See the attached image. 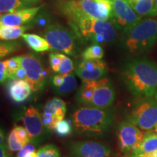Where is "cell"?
<instances>
[{"instance_id": "cell-29", "label": "cell", "mask_w": 157, "mask_h": 157, "mask_svg": "<svg viewBox=\"0 0 157 157\" xmlns=\"http://www.w3.org/2000/svg\"><path fill=\"white\" fill-rule=\"evenodd\" d=\"M72 126L68 121L63 120L58 121L55 128V132L60 136H67L72 132Z\"/></svg>"}, {"instance_id": "cell-5", "label": "cell", "mask_w": 157, "mask_h": 157, "mask_svg": "<svg viewBox=\"0 0 157 157\" xmlns=\"http://www.w3.org/2000/svg\"><path fill=\"white\" fill-rule=\"evenodd\" d=\"M43 36L50 44L52 50L75 56L77 50V41L72 31L59 24L49 25L43 32Z\"/></svg>"}, {"instance_id": "cell-11", "label": "cell", "mask_w": 157, "mask_h": 157, "mask_svg": "<svg viewBox=\"0 0 157 157\" xmlns=\"http://www.w3.org/2000/svg\"><path fill=\"white\" fill-rule=\"evenodd\" d=\"M75 73L82 82L95 81L103 78L107 73V65L102 60H85L82 58L76 64Z\"/></svg>"}, {"instance_id": "cell-15", "label": "cell", "mask_w": 157, "mask_h": 157, "mask_svg": "<svg viewBox=\"0 0 157 157\" xmlns=\"http://www.w3.org/2000/svg\"><path fill=\"white\" fill-rule=\"evenodd\" d=\"M42 7V6L36 7H27L11 13L1 15L0 23L9 26H19L26 24L34 18Z\"/></svg>"}, {"instance_id": "cell-31", "label": "cell", "mask_w": 157, "mask_h": 157, "mask_svg": "<svg viewBox=\"0 0 157 157\" xmlns=\"http://www.w3.org/2000/svg\"><path fill=\"white\" fill-rule=\"evenodd\" d=\"M63 55L64 54L60 53V52H52L49 56L50 67L55 73H58Z\"/></svg>"}, {"instance_id": "cell-35", "label": "cell", "mask_w": 157, "mask_h": 157, "mask_svg": "<svg viewBox=\"0 0 157 157\" xmlns=\"http://www.w3.org/2000/svg\"><path fill=\"white\" fill-rule=\"evenodd\" d=\"M26 77V74H25V71L24 68H23V66L20 69L17 71L14 74V75L13 76L12 79H25Z\"/></svg>"}, {"instance_id": "cell-10", "label": "cell", "mask_w": 157, "mask_h": 157, "mask_svg": "<svg viewBox=\"0 0 157 157\" xmlns=\"http://www.w3.org/2000/svg\"><path fill=\"white\" fill-rule=\"evenodd\" d=\"M66 111V103L60 98H54L47 102L41 113L44 128L54 131L58 121L64 119Z\"/></svg>"}, {"instance_id": "cell-12", "label": "cell", "mask_w": 157, "mask_h": 157, "mask_svg": "<svg viewBox=\"0 0 157 157\" xmlns=\"http://www.w3.org/2000/svg\"><path fill=\"white\" fill-rule=\"evenodd\" d=\"M74 157H111L112 152L105 145L94 141H78L70 146Z\"/></svg>"}, {"instance_id": "cell-4", "label": "cell", "mask_w": 157, "mask_h": 157, "mask_svg": "<svg viewBox=\"0 0 157 157\" xmlns=\"http://www.w3.org/2000/svg\"><path fill=\"white\" fill-rule=\"evenodd\" d=\"M84 38L95 44H108L115 40L117 28L111 21L83 17L72 23Z\"/></svg>"}, {"instance_id": "cell-38", "label": "cell", "mask_w": 157, "mask_h": 157, "mask_svg": "<svg viewBox=\"0 0 157 157\" xmlns=\"http://www.w3.org/2000/svg\"><path fill=\"white\" fill-rule=\"evenodd\" d=\"M21 1H23V2L27 4L28 5H32V4H36L37 2H39V0H21Z\"/></svg>"}, {"instance_id": "cell-8", "label": "cell", "mask_w": 157, "mask_h": 157, "mask_svg": "<svg viewBox=\"0 0 157 157\" xmlns=\"http://www.w3.org/2000/svg\"><path fill=\"white\" fill-rule=\"evenodd\" d=\"M142 18L127 0H112V15L110 21L118 29L125 30Z\"/></svg>"}, {"instance_id": "cell-32", "label": "cell", "mask_w": 157, "mask_h": 157, "mask_svg": "<svg viewBox=\"0 0 157 157\" xmlns=\"http://www.w3.org/2000/svg\"><path fill=\"white\" fill-rule=\"evenodd\" d=\"M34 151H36L35 145L33 143H29L23 148L18 151V153H17L16 157H26V156L29 154Z\"/></svg>"}, {"instance_id": "cell-24", "label": "cell", "mask_w": 157, "mask_h": 157, "mask_svg": "<svg viewBox=\"0 0 157 157\" xmlns=\"http://www.w3.org/2000/svg\"><path fill=\"white\" fill-rule=\"evenodd\" d=\"M27 4L21 0H0V14L11 13L19 10L27 8Z\"/></svg>"}, {"instance_id": "cell-42", "label": "cell", "mask_w": 157, "mask_h": 157, "mask_svg": "<svg viewBox=\"0 0 157 157\" xmlns=\"http://www.w3.org/2000/svg\"><path fill=\"white\" fill-rule=\"evenodd\" d=\"M154 98L155 100H156V101H157V91H156V93L154 94Z\"/></svg>"}, {"instance_id": "cell-17", "label": "cell", "mask_w": 157, "mask_h": 157, "mask_svg": "<svg viewBox=\"0 0 157 157\" xmlns=\"http://www.w3.org/2000/svg\"><path fill=\"white\" fill-rule=\"evenodd\" d=\"M30 142L28 131L22 126H15L10 132L7 138L8 149L12 152L18 151Z\"/></svg>"}, {"instance_id": "cell-9", "label": "cell", "mask_w": 157, "mask_h": 157, "mask_svg": "<svg viewBox=\"0 0 157 157\" xmlns=\"http://www.w3.org/2000/svg\"><path fill=\"white\" fill-rule=\"evenodd\" d=\"M145 133L129 121H123L118 128L119 148L123 152H133L142 141Z\"/></svg>"}, {"instance_id": "cell-27", "label": "cell", "mask_w": 157, "mask_h": 157, "mask_svg": "<svg viewBox=\"0 0 157 157\" xmlns=\"http://www.w3.org/2000/svg\"><path fill=\"white\" fill-rule=\"evenodd\" d=\"M7 72L9 79H12L13 76L22 67V63H21V56H15L13 58L7 59Z\"/></svg>"}, {"instance_id": "cell-30", "label": "cell", "mask_w": 157, "mask_h": 157, "mask_svg": "<svg viewBox=\"0 0 157 157\" xmlns=\"http://www.w3.org/2000/svg\"><path fill=\"white\" fill-rule=\"evenodd\" d=\"M74 63L72 61V60L70 58H68V56H66V55H63V57L61 65H60V69L58 74H71L74 70Z\"/></svg>"}, {"instance_id": "cell-6", "label": "cell", "mask_w": 157, "mask_h": 157, "mask_svg": "<svg viewBox=\"0 0 157 157\" xmlns=\"http://www.w3.org/2000/svg\"><path fill=\"white\" fill-rule=\"evenodd\" d=\"M127 119L143 130H153L157 124V101L154 97L142 98L127 115Z\"/></svg>"}, {"instance_id": "cell-2", "label": "cell", "mask_w": 157, "mask_h": 157, "mask_svg": "<svg viewBox=\"0 0 157 157\" xmlns=\"http://www.w3.org/2000/svg\"><path fill=\"white\" fill-rule=\"evenodd\" d=\"M71 118L78 133L98 137L109 130L113 121V113L108 109L85 106L76 109Z\"/></svg>"}, {"instance_id": "cell-7", "label": "cell", "mask_w": 157, "mask_h": 157, "mask_svg": "<svg viewBox=\"0 0 157 157\" xmlns=\"http://www.w3.org/2000/svg\"><path fill=\"white\" fill-rule=\"evenodd\" d=\"M21 63L24 68L25 80L35 93L42 91L47 82V72L38 57L29 53L21 56Z\"/></svg>"}, {"instance_id": "cell-13", "label": "cell", "mask_w": 157, "mask_h": 157, "mask_svg": "<svg viewBox=\"0 0 157 157\" xmlns=\"http://www.w3.org/2000/svg\"><path fill=\"white\" fill-rule=\"evenodd\" d=\"M115 95L114 88L109 78H101L94 91L90 106L108 109L114 102Z\"/></svg>"}, {"instance_id": "cell-39", "label": "cell", "mask_w": 157, "mask_h": 157, "mask_svg": "<svg viewBox=\"0 0 157 157\" xmlns=\"http://www.w3.org/2000/svg\"><path fill=\"white\" fill-rule=\"evenodd\" d=\"M26 157H37V153L36 151H34V152H31L30 154H29L27 155Z\"/></svg>"}, {"instance_id": "cell-34", "label": "cell", "mask_w": 157, "mask_h": 157, "mask_svg": "<svg viewBox=\"0 0 157 157\" xmlns=\"http://www.w3.org/2000/svg\"><path fill=\"white\" fill-rule=\"evenodd\" d=\"M65 77H66V74H56L52 76V78H51V84H52V87L56 88L60 87L61 84L63 83Z\"/></svg>"}, {"instance_id": "cell-19", "label": "cell", "mask_w": 157, "mask_h": 157, "mask_svg": "<svg viewBox=\"0 0 157 157\" xmlns=\"http://www.w3.org/2000/svg\"><path fill=\"white\" fill-rule=\"evenodd\" d=\"M157 151V134L153 130L145 132L140 144L132 152V154H149Z\"/></svg>"}, {"instance_id": "cell-14", "label": "cell", "mask_w": 157, "mask_h": 157, "mask_svg": "<svg viewBox=\"0 0 157 157\" xmlns=\"http://www.w3.org/2000/svg\"><path fill=\"white\" fill-rule=\"evenodd\" d=\"M22 120L25 128L28 131L31 142H36L44 135V127L41 113L37 108L33 106L28 108L23 113Z\"/></svg>"}, {"instance_id": "cell-36", "label": "cell", "mask_w": 157, "mask_h": 157, "mask_svg": "<svg viewBox=\"0 0 157 157\" xmlns=\"http://www.w3.org/2000/svg\"><path fill=\"white\" fill-rule=\"evenodd\" d=\"M0 157H10L7 153V146L5 144L0 145Z\"/></svg>"}, {"instance_id": "cell-43", "label": "cell", "mask_w": 157, "mask_h": 157, "mask_svg": "<svg viewBox=\"0 0 157 157\" xmlns=\"http://www.w3.org/2000/svg\"><path fill=\"white\" fill-rule=\"evenodd\" d=\"M156 157H157V151H156Z\"/></svg>"}, {"instance_id": "cell-23", "label": "cell", "mask_w": 157, "mask_h": 157, "mask_svg": "<svg viewBox=\"0 0 157 157\" xmlns=\"http://www.w3.org/2000/svg\"><path fill=\"white\" fill-rule=\"evenodd\" d=\"M78 86L77 80L73 74H66L65 80L60 87L54 88V91L58 95H66L74 91Z\"/></svg>"}, {"instance_id": "cell-16", "label": "cell", "mask_w": 157, "mask_h": 157, "mask_svg": "<svg viewBox=\"0 0 157 157\" xmlns=\"http://www.w3.org/2000/svg\"><path fill=\"white\" fill-rule=\"evenodd\" d=\"M10 97L15 103L26 101L31 95V86L25 79H11L7 84Z\"/></svg>"}, {"instance_id": "cell-20", "label": "cell", "mask_w": 157, "mask_h": 157, "mask_svg": "<svg viewBox=\"0 0 157 157\" xmlns=\"http://www.w3.org/2000/svg\"><path fill=\"white\" fill-rule=\"evenodd\" d=\"M134 10L142 17H155V0H133L129 2Z\"/></svg>"}, {"instance_id": "cell-40", "label": "cell", "mask_w": 157, "mask_h": 157, "mask_svg": "<svg viewBox=\"0 0 157 157\" xmlns=\"http://www.w3.org/2000/svg\"><path fill=\"white\" fill-rule=\"evenodd\" d=\"M155 10H156V17L157 19V0H155Z\"/></svg>"}, {"instance_id": "cell-18", "label": "cell", "mask_w": 157, "mask_h": 157, "mask_svg": "<svg viewBox=\"0 0 157 157\" xmlns=\"http://www.w3.org/2000/svg\"><path fill=\"white\" fill-rule=\"evenodd\" d=\"M99 80L82 82V85L76 93V99L79 103L86 106H90L93 99L94 91L98 86Z\"/></svg>"}, {"instance_id": "cell-25", "label": "cell", "mask_w": 157, "mask_h": 157, "mask_svg": "<svg viewBox=\"0 0 157 157\" xmlns=\"http://www.w3.org/2000/svg\"><path fill=\"white\" fill-rule=\"evenodd\" d=\"M104 56V50L100 44H95L88 47L82 53V58L85 60H101Z\"/></svg>"}, {"instance_id": "cell-3", "label": "cell", "mask_w": 157, "mask_h": 157, "mask_svg": "<svg viewBox=\"0 0 157 157\" xmlns=\"http://www.w3.org/2000/svg\"><path fill=\"white\" fill-rule=\"evenodd\" d=\"M157 43V19L142 18L132 26L123 31L121 44L130 54L148 52Z\"/></svg>"}, {"instance_id": "cell-1", "label": "cell", "mask_w": 157, "mask_h": 157, "mask_svg": "<svg viewBox=\"0 0 157 157\" xmlns=\"http://www.w3.org/2000/svg\"><path fill=\"white\" fill-rule=\"evenodd\" d=\"M123 81L133 95L139 98H152L157 91V64L146 58L131 59L121 72Z\"/></svg>"}, {"instance_id": "cell-41", "label": "cell", "mask_w": 157, "mask_h": 157, "mask_svg": "<svg viewBox=\"0 0 157 157\" xmlns=\"http://www.w3.org/2000/svg\"><path fill=\"white\" fill-rule=\"evenodd\" d=\"M153 131H154V132H155L157 134V124H156V126H155V127L154 129H153Z\"/></svg>"}, {"instance_id": "cell-26", "label": "cell", "mask_w": 157, "mask_h": 157, "mask_svg": "<svg viewBox=\"0 0 157 157\" xmlns=\"http://www.w3.org/2000/svg\"><path fill=\"white\" fill-rule=\"evenodd\" d=\"M21 48V44L16 41L0 40V59L16 52Z\"/></svg>"}, {"instance_id": "cell-28", "label": "cell", "mask_w": 157, "mask_h": 157, "mask_svg": "<svg viewBox=\"0 0 157 157\" xmlns=\"http://www.w3.org/2000/svg\"><path fill=\"white\" fill-rule=\"evenodd\" d=\"M36 153L37 157H60V151L53 144H48L42 147Z\"/></svg>"}, {"instance_id": "cell-22", "label": "cell", "mask_w": 157, "mask_h": 157, "mask_svg": "<svg viewBox=\"0 0 157 157\" xmlns=\"http://www.w3.org/2000/svg\"><path fill=\"white\" fill-rule=\"evenodd\" d=\"M29 29L27 25L9 26L0 23V40L13 41L22 36L25 31Z\"/></svg>"}, {"instance_id": "cell-33", "label": "cell", "mask_w": 157, "mask_h": 157, "mask_svg": "<svg viewBox=\"0 0 157 157\" xmlns=\"http://www.w3.org/2000/svg\"><path fill=\"white\" fill-rule=\"evenodd\" d=\"M8 78L7 72V60L0 61V84L5 83Z\"/></svg>"}, {"instance_id": "cell-21", "label": "cell", "mask_w": 157, "mask_h": 157, "mask_svg": "<svg viewBox=\"0 0 157 157\" xmlns=\"http://www.w3.org/2000/svg\"><path fill=\"white\" fill-rule=\"evenodd\" d=\"M22 38L31 50L35 52H44L52 50L50 44L44 37L34 34H23Z\"/></svg>"}, {"instance_id": "cell-37", "label": "cell", "mask_w": 157, "mask_h": 157, "mask_svg": "<svg viewBox=\"0 0 157 157\" xmlns=\"http://www.w3.org/2000/svg\"><path fill=\"white\" fill-rule=\"evenodd\" d=\"M5 132L2 128H0V145L3 144L4 141H5Z\"/></svg>"}]
</instances>
